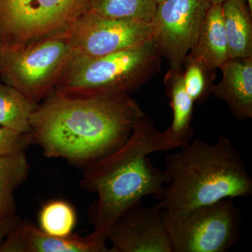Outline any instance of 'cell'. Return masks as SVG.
Returning <instances> with one entry per match:
<instances>
[{
    "label": "cell",
    "mask_w": 252,
    "mask_h": 252,
    "mask_svg": "<svg viewBox=\"0 0 252 252\" xmlns=\"http://www.w3.org/2000/svg\"><path fill=\"white\" fill-rule=\"evenodd\" d=\"M26 152L0 157V220L16 214L14 192L29 173Z\"/></svg>",
    "instance_id": "16"
},
{
    "label": "cell",
    "mask_w": 252,
    "mask_h": 252,
    "mask_svg": "<svg viewBox=\"0 0 252 252\" xmlns=\"http://www.w3.org/2000/svg\"><path fill=\"white\" fill-rule=\"evenodd\" d=\"M174 149L165 131L158 130L145 114L120 148L84 167L81 187L97 195L89 214L94 234L107 241L114 222L142 203L144 197L162 198L169 178L165 170L154 166L149 155Z\"/></svg>",
    "instance_id": "2"
},
{
    "label": "cell",
    "mask_w": 252,
    "mask_h": 252,
    "mask_svg": "<svg viewBox=\"0 0 252 252\" xmlns=\"http://www.w3.org/2000/svg\"><path fill=\"white\" fill-rule=\"evenodd\" d=\"M215 70L201 60L187 55L182 64V77L186 90L195 104L204 103L212 94Z\"/></svg>",
    "instance_id": "19"
},
{
    "label": "cell",
    "mask_w": 252,
    "mask_h": 252,
    "mask_svg": "<svg viewBox=\"0 0 252 252\" xmlns=\"http://www.w3.org/2000/svg\"><path fill=\"white\" fill-rule=\"evenodd\" d=\"M248 2L249 7H250V11L252 12V0H246Z\"/></svg>",
    "instance_id": "25"
},
{
    "label": "cell",
    "mask_w": 252,
    "mask_h": 252,
    "mask_svg": "<svg viewBox=\"0 0 252 252\" xmlns=\"http://www.w3.org/2000/svg\"><path fill=\"white\" fill-rule=\"evenodd\" d=\"M145 114L130 94L72 97L53 90L32 114L31 134L45 157L84 168L120 148Z\"/></svg>",
    "instance_id": "1"
},
{
    "label": "cell",
    "mask_w": 252,
    "mask_h": 252,
    "mask_svg": "<svg viewBox=\"0 0 252 252\" xmlns=\"http://www.w3.org/2000/svg\"><path fill=\"white\" fill-rule=\"evenodd\" d=\"M208 0H164L157 4L152 23L153 40L170 67H182L200 32Z\"/></svg>",
    "instance_id": "8"
},
{
    "label": "cell",
    "mask_w": 252,
    "mask_h": 252,
    "mask_svg": "<svg viewBox=\"0 0 252 252\" xmlns=\"http://www.w3.org/2000/svg\"><path fill=\"white\" fill-rule=\"evenodd\" d=\"M211 4H221L226 0H208Z\"/></svg>",
    "instance_id": "23"
},
{
    "label": "cell",
    "mask_w": 252,
    "mask_h": 252,
    "mask_svg": "<svg viewBox=\"0 0 252 252\" xmlns=\"http://www.w3.org/2000/svg\"><path fill=\"white\" fill-rule=\"evenodd\" d=\"M230 59L252 57V12L246 0L221 4Z\"/></svg>",
    "instance_id": "15"
},
{
    "label": "cell",
    "mask_w": 252,
    "mask_h": 252,
    "mask_svg": "<svg viewBox=\"0 0 252 252\" xmlns=\"http://www.w3.org/2000/svg\"><path fill=\"white\" fill-rule=\"evenodd\" d=\"M21 220V217L16 214L7 218L0 220V244L2 243L6 235L9 234L11 230L14 229Z\"/></svg>",
    "instance_id": "22"
},
{
    "label": "cell",
    "mask_w": 252,
    "mask_h": 252,
    "mask_svg": "<svg viewBox=\"0 0 252 252\" xmlns=\"http://www.w3.org/2000/svg\"><path fill=\"white\" fill-rule=\"evenodd\" d=\"M86 4V0H0L3 48L61 32L84 14Z\"/></svg>",
    "instance_id": "7"
},
{
    "label": "cell",
    "mask_w": 252,
    "mask_h": 252,
    "mask_svg": "<svg viewBox=\"0 0 252 252\" xmlns=\"http://www.w3.org/2000/svg\"><path fill=\"white\" fill-rule=\"evenodd\" d=\"M165 158L169 183L157 207L182 211L252 195V177L229 139L220 136L211 144L195 138Z\"/></svg>",
    "instance_id": "3"
},
{
    "label": "cell",
    "mask_w": 252,
    "mask_h": 252,
    "mask_svg": "<svg viewBox=\"0 0 252 252\" xmlns=\"http://www.w3.org/2000/svg\"><path fill=\"white\" fill-rule=\"evenodd\" d=\"M110 252H173L166 211L154 205L132 207L111 227Z\"/></svg>",
    "instance_id": "10"
},
{
    "label": "cell",
    "mask_w": 252,
    "mask_h": 252,
    "mask_svg": "<svg viewBox=\"0 0 252 252\" xmlns=\"http://www.w3.org/2000/svg\"><path fill=\"white\" fill-rule=\"evenodd\" d=\"M38 105L16 88L0 81V126L29 133L30 120Z\"/></svg>",
    "instance_id": "17"
},
{
    "label": "cell",
    "mask_w": 252,
    "mask_h": 252,
    "mask_svg": "<svg viewBox=\"0 0 252 252\" xmlns=\"http://www.w3.org/2000/svg\"><path fill=\"white\" fill-rule=\"evenodd\" d=\"M75 56H100L135 47L152 39V23L84 13L62 32Z\"/></svg>",
    "instance_id": "9"
},
{
    "label": "cell",
    "mask_w": 252,
    "mask_h": 252,
    "mask_svg": "<svg viewBox=\"0 0 252 252\" xmlns=\"http://www.w3.org/2000/svg\"><path fill=\"white\" fill-rule=\"evenodd\" d=\"M189 54L215 69L230 59L221 4H210L196 42Z\"/></svg>",
    "instance_id": "14"
},
{
    "label": "cell",
    "mask_w": 252,
    "mask_h": 252,
    "mask_svg": "<svg viewBox=\"0 0 252 252\" xmlns=\"http://www.w3.org/2000/svg\"><path fill=\"white\" fill-rule=\"evenodd\" d=\"M157 6L155 0H86L84 13L149 23Z\"/></svg>",
    "instance_id": "18"
},
{
    "label": "cell",
    "mask_w": 252,
    "mask_h": 252,
    "mask_svg": "<svg viewBox=\"0 0 252 252\" xmlns=\"http://www.w3.org/2000/svg\"><path fill=\"white\" fill-rule=\"evenodd\" d=\"M164 84L173 113L171 125L165 132L175 149L180 148L193 140L195 102L186 90L182 66L170 67L164 77Z\"/></svg>",
    "instance_id": "13"
},
{
    "label": "cell",
    "mask_w": 252,
    "mask_h": 252,
    "mask_svg": "<svg viewBox=\"0 0 252 252\" xmlns=\"http://www.w3.org/2000/svg\"><path fill=\"white\" fill-rule=\"evenodd\" d=\"M155 1L157 4H158V3L161 2V1H164V0H155Z\"/></svg>",
    "instance_id": "26"
},
{
    "label": "cell",
    "mask_w": 252,
    "mask_h": 252,
    "mask_svg": "<svg viewBox=\"0 0 252 252\" xmlns=\"http://www.w3.org/2000/svg\"><path fill=\"white\" fill-rule=\"evenodd\" d=\"M76 222L75 210L64 200H51L46 203L39 212V228L44 233L54 236L71 234Z\"/></svg>",
    "instance_id": "20"
},
{
    "label": "cell",
    "mask_w": 252,
    "mask_h": 252,
    "mask_svg": "<svg viewBox=\"0 0 252 252\" xmlns=\"http://www.w3.org/2000/svg\"><path fill=\"white\" fill-rule=\"evenodd\" d=\"M222 78L212 94L228 106L238 120L252 118V57L230 59L220 68Z\"/></svg>",
    "instance_id": "12"
},
{
    "label": "cell",
    "mask_w": 252,
    "mask_h": 252,
    "mask_svg": "<svg viewBox=\"0 0 252 252\" xmlns=\"http://www.w3.org/2000/svg\"><path fill=\"white\" fill-rule=\"evenodd\" d=\"M173 252H227L240 240L242 217L233 199L166 211Z\"/></svg>",
    "instance_id": "6"
},
{
    "label": "cell",
    "mask_w": 252,
    "mask_h": 252,
    "mask_svg": "<svg viewBox=\"0 0 252 252\" xmlns=\"http://www.w3.org/2000/svg\"><path fill=\"white\" fill-rule=\"evenodd\" d=\"M153 40L100 56H74L54 90L72 97L130 94L160 69Z\"/></svg>",
    "instance_id": "4"
},
{
    "label": "cell",
    "mask_w": 252,
    "mask_h": 252,
    "mask_svg": "<svg viewBox=\"0 0 252 252\" xmlns=\"http://www.w3.org/2000/svg\"><path fill=\"white\" fill-rule=\"evenodd\" d=\"M0 252H110L105 240L94 233L54 236L29 220H21L0 245Z\"/></svg>",
    "instance_id": "11"
},
{
    "label": "cell",
    "mask_w": 252,
    "mask_h": 252,
    "mask_svg": "<svg viewBox=\"0 0 252 252\" xmlns=\"http://www.w3.org/2000/svg\"><path fill=\"white\" fill-rule=\"evenodd\" d=\"M74 56L62 32L26 45L4 47L0 79L39 103L54 90Z\"/></svg>",
    "instance_id": "5"
},
{
    "label": "cell",
    "mask_w": 252,
    "mask_h": 252,
    "mask_svg": "<svg viewBox=\"0 0 252 252\" xmlns=\"http://www.w3.org/2000/svg\"><path fill=\"white\" fill-rule=\"evenodd\" d=\"M32 143L31 132L21 133L0 126V157L26 152Z\"/></svg>",
    "instance_id": "21"
},
{
    "label": "cell",
    "mask_w": 252,
    "mask_h": 252,
    "mask_svg": "<svg viewBox=\"0 0 252 252\" xmlns=\"http://www.w3.org/2000/svg\"><path fill=\"white\" fill-rule=\"evenodd\" d=\"M3 42L2 38H1V31H0V55H1V51H2Z\"/></svg>",
    "instance_id": "24"
}]
</instances>
